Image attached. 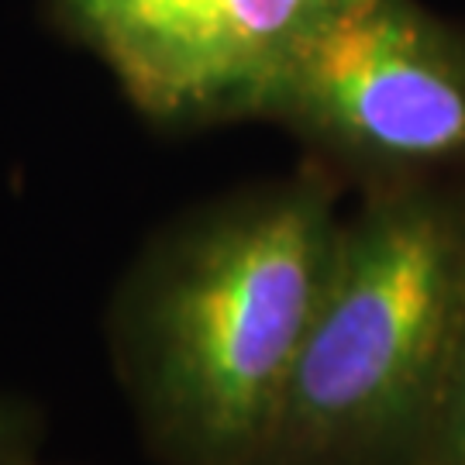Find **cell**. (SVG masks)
<instances>
[{"label": "cell", "instance_id": "cell-4", "mask_svg": "<svg viewBox=\"0 0 465 465\" xmlns=\"http://www.w3.org/2000/svg\"><path fill=\"white\" fill-rule=\"evenodd\" d=\"M345 0H55L124 97L166 128L255 117L290 55Z\"/></svg>", "mask_w": 465, "mask_h": 465}, {"label": "cell", "instance_id": "cell-1", "mask_svg": "<svg viewBox=\"0 0 465 465\" xmlns=\"http://www.w3.org/2000/svg\"><path fill=\"white\" fill-rule=\"evenodd\" d=\"M341 214L321 169L180 221L121 286L114 355L169 465H259L311 331Z\"/></svg>", "mask_w": 465, "mask_h": 465}, {"label": "cell", "instance_id": "cell-6", "mask_svg": "<svg viewBox=\"0 0 465 465\" xmlns=\"http://www.w3.org/2000/svg\"><path fill=\"white\" fill-rule=\"evenodd\" d=\"M25 434H32V417H21L15 407L0 403V465H17Z\"/></svg>", "mask_w": 465, "mask_h": 465}, {"label": "cell", "instance_id": "cell-3", "mask_svg": "<svg viewBox=\"0 0 465 465\" xmlns=\"http://www.w3.org/2000/svg\"><path fill=\"white\" fill-rule=\"evenodd\" d=\"M380 180L465 163V35L417 0H345L255 107Z\"/></svg>", "mask_w": 465, "mask_h": 465}, {"label": "cell", "instance_id": "cell-2", "mask_svg": "<svg viewBox=\"0 0 465 465\" xmlns=\"http://www.w3.org/2000/svg\"><path fill=\"white\" fill-rule=\"evenodd\" d=\"M465 324V193L380 180L341 217L259 465H380L420 449Z\"/></svg>", "mask_w": 465, "mask_h": 465}, {"label": "cell", "instance_id": "cell-5", "mask_svg": "<svg viewBox=\"0 0 465 465\" xmlns=\"http://www.w3.org/2000/svg\"><path fill=\"white\" fill-rule=\"evenodd\" d=\"M420 455L428 465H465V324L420 438Z\"/></svg>", "mask_w": 465, "mask_h": 465}]
</instances>
